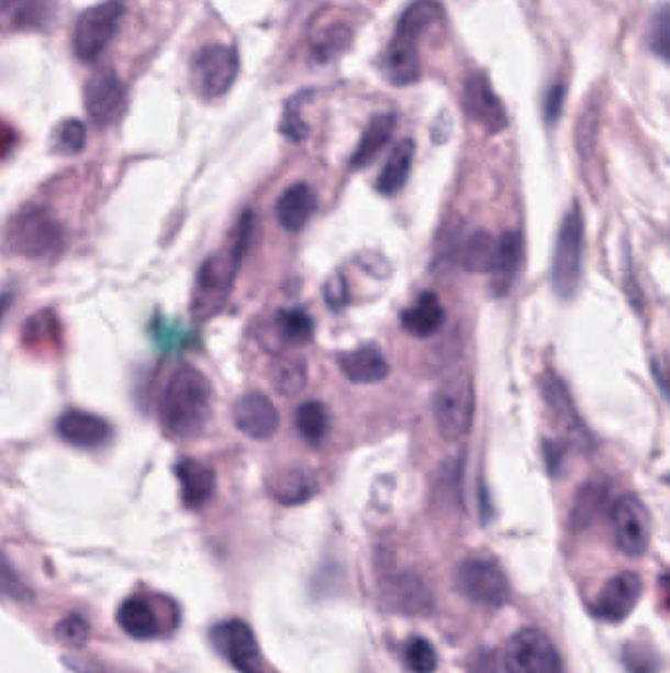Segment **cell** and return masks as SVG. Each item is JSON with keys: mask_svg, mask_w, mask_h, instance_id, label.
I'll use <instances>...</instances> for the list:
<instances>
[{"mask_svg": "<svg viewBox=\"0 0 670 673\" xmlns=\"http://www.w3.org/2000/svg\"><path fill=\"white\" fill-rule=\"evenodd\" d=\"M211 383L196 366L183 365L171 374L159 400V423L174 440H193L211 420Z\"/></svg>", "mask_w": 670, "mask_h": 673, "instance_id": "6da1fadb", "label": "cell"}, {"mask_svg": "<svg viewBox=\"0 0 670 673\" xmlns=\"http://www.w3.org/2000/svg\"><path fill=\"white\" fill-rule=\"evenodd\" d=\"M443 20V9L435 0H417L401 14L395 34L382 59L386 79L395 87L420 79V40Z\"/></svg>", "mask_w": 670, "mask_h": 673, "instance_id": "7a4b0ae2", "label": "cell"}, {"mask_svg": "<svg viewBox=\"0 0 670 673\" xmlns=\"http://www.w3.org/2000/svg\"><path fill=\"white\" fill-rule=\"evenodd\" d=\"M252 233V216L246 213L238 229V239L233 251L224 254H214L206 258L197 276L196 296H193V313L197 318H211L224 301L231 296L236 272L243 261L244 251L248 246Z\"/></svg>", "mask_w": 670, "mask_h": 673, "instance_id": "3957f363", "label": "cell"}, {"mask_svg": "<svg viewBox=\"0 0 670 673\" xmlns=\"http://www.w3.org/2000/svg\"><path fill=\"white\" fill-rule=\"evenodd\" d=\"M4 243L12 254L30 261L56 258L64 251V229L42 207H26L10 219Z\"/></svg>", "mask_w": 670, "mask_h": 673, "instance_id": "277c9868", "label": "cell"}, {"mask_svg": "<svg viewBox=\"0 0 670 673\" xmlns=\"http://www.w3.org/2000/svg\"><path fill=\"white\" fill-rule=\"evenodd\" d=\"M584 258V217L578 203H572L560 223L557 246L552 254L550 280L560 299H570L578 290Z\"/></svg>", "mask_w": 670, "mask_h": 673, "instance_id": "5b68a950", "label": "cell"}, {"mask_svg": "<svg viewBox=\"0 0 670 673\" xmlns=\"http://www.w3.org/2000/svg\"><path fill=\"white\" fill-rule=\"evenodd\" d=\"M474 384L466 373L453 374L435 394V423L445 441H460L474 421Z\"/></svg>", "mask_w": 670, "mask_h": 673, "instance_id": "8992f818", "label": "cell"}, {"mask_svg": "<svg viewBox=\"0 0 670 673\" xmlns=\"http://www.w3.org/2000/svg\"><path fill=\"white\" fill-rule=\"evenodd\" d=\"M124 10L122 0H104L93 9L85 10L74 32V49L79 59L94 62L103 56L121 29Z\"/></svg>", "mask_w": 670, "mask_h": 673, "instance_id": "52a82bcc", "label": "cell"}, {"mask_svg": "<svg viewBox=\"0 0 670 673\" xmlns=\"http://www.w3.org/2000/svg\"><path fill=\"white\" fill-rule=\"evenodd\" d=\"M238 54L231 46L211 44L197 52L191 62V81L197 93L205 99H216L228 93L238 75Z\"/></svg>", "mask_w": 670, "mask_h": 673, "instance_id": "ba28073f", "label": "cell"}, {"mask_svg": "<svg viewBox=\"0 0 670 673\" xmlns=\"http://www.w3.org/2000/svg\"><path fill=\"white\" fill-rule=\"evenodd\" d=\"M505 672L565 673L557 648L535 628H525L510 640L505 648Z\"/></svg>", "mask_w": 670, "mask_h": 673, "instance_id": "9c48e42d", "label": "cell"}, {"mask_svg": "<svg viewBox=\"0 0 670 673\" xmlns=\"http://www.w3.org/2000/svg\"><path fill=\"white\" fill-rule=\"evenodd\" d=\"M457 587L476 605L498 608L510 597V583L494 561L466 560L457 571Z\"/></svg>", "mask_w": 670, "mask_h": 673, "instance_id": "30bf717a", "label": "cell"}, {"mask_svg": "<svg viewBox=\"0 0 670 673\" xmlns=\"http://www.w3.org/2000/svg\"><path fill=\"white\" fill-rule=\"evenodd\" d=\"M615 543L627 558H641L651 543V515L641 498L625 495L612 508Z\"/></svg>", "mask_w": 670, "mask_h": 673, "instance_id": "8fae6325", "label": "cell"}, {"mask_svg": "<svg viewBox=\"0 0 670 673\" xmlns=\"http://www.w3.org/2000/svg\"><path fill=\"white\" fill-rule=\"evenodd\" d=\"M213 644L241 673H271L256 636L244 620L234 618L214 627Z\"/></svg>", "mask_w": 670, "mask_h": 673, "instance_id": "7c38bea8", "label": "cell"}, {"mask_svg": "<svg viewBox=\"0 0 670 673\" xmlns=\"http://www.w3.org/2000/svg\"><path fill=\"white\" fill-rule=\"evenodd\" d=\"M85 109L99 126L121 121L126 109V89L114 71L103 69L85 84Z\"/></svg>", "mask_w": 670, "mask_h": 673, "instance_id": "4fadbf2b", "label": "cell"}, {"mask_svg": "<svg viewBox=\"0 0 670 673\" xmlns=\"http://www.w3.org/2000/svg\"><path fill=\"white\" fill-rule=\"evenodd\" d=\"M641 591V577L634 571H624L605 583L592 605V613L607 622H622L637 607Z\"/></svg>", "mask_w": 670, "mask_h": 673, "instance_id": "5bb4252c", "label": "cell"}, {"mask_svg": "<svg viewBox=\"0 0 670 673\" xmlns=\"http://www.w3.org/2000/svg\"><path fill=\"white\" fill-rule=\"evenodd\" d=\"M234 426L250 440L266 441L280 428V411L261 393H248L238 398L233 410Z\"/></svg>", "mask_w": 670, "mask_h": 673, "instance_id": "9a60e30c", "label": "cell"}, {"mask_svg": "<svg viewBox=\"0 0 670 673\" xmlns=\"http://www.w3.org/2000/svg\"><path fill=\"white\" fill-rule=\"evenodd\" d=\"M465 111L490 134L507 129V114L484 74L470 75L465 84Z\"/></svg>", "mask_w": 670, "mask_h": 673, "instance_id": "2e32d148", "label": "cell"}, {"mask_svg": "<svg viewBox=\"0 0 670 673\" xmlns=\"http://www.w3.org/2000/svg\"><path fill=\"white\" fill-rule=\"evenodd\" d=\"M59 438L79 449L103 448L112 440L109 421L91 411L67 410L57 421Z\"/></svg>", "mask_w": 670, "mask_h": 673, "instance_id": "e0dca14e", "label": "cell"}, {"mask_svg": "<svg viewBox=\"0 0 670 673\" xmlns=\"http://www.w3.org/2000/svg\"><path fill=\"white\" fill-rule=\"evenodd\" d=\"M338 368L350 383L356 384L382 383L390 374V363L386 361L382 349L373 343L338 355Z\"/></svg>", "mask_w": 670, "mask_h": 673, "instance_id": "ac0fdd59", "label": "cell"}, {"mask_svg": "<svg viewBox=\"0 0 670 673\" xmlns=\"http://www.w3.org/2000/svg\"><path fill=\"white\" fill-rule=\"evenodd\" d=\"M176 475L181 486V500L189 510H199L213 498L216 488L213 468L196 459H181L176 465Z\"/></svg>", "mask_w": 670, "mask_h": 673, "instance_id": "d6986e66", "label": "cell"}, {"mask_svg": "<svg viewBox=\"0 0 670 673\" xmlns=\"http://www.w3.org/2000/svg\"><path fill=\"white\" fill-rule=\"evenodd\" d=\"M317 197L308 184H295L281 194L276 203V217L288 233H301L315 216Z\"/></svg>", "mask_w": 670, "mask_h": 673, "instance_id": "ffe728a7", "label": "cell"}, {"mask_svg": "<svg viewBox=\"0 0 670 673\" xmlns=\"http://www.w3.org/2000/svg\"><path fill=\"white\" fill-rule=\"evenodd\" d=\"M523 264V239L522 234L510 231L498 239V256H495L494 268H492V284L490 288L494 296L502 298L512 290L515 278L520 274Z\"/></svg>", "mask_w": 670, "mask_h": 673, "instance_id": "44dd1931", "label": "cell"}, {"mask_svg": "<svg viewBox=\"0 0 670 673\" xmlns=\"http://www.w3.org/2000/svg\"><path fill=\"white\" fill-rule=\"evenodd\" d=\"M116 620L122 630L136 640L156 638L164 630V622L158 617V610L146 597L126 598L119 607Z\"/></svg>", "mask_w": 670, "mask_h": 673, "instance_id": "7402d4cb", "label": "cell"}, {"mask_svg": "<svg viewBox=\"0 0 670 673\" xmlns=\"http://www.w3.org/2000/svg\"><path fill=\"white\" fill-rule=\"evenodd\" d=\"M401 328L413 336H431L445 323V309L437 294L423 291L410 308L401 313Z\"/></svg>", "mask_w": 670, "mask_h": 673, "instance_id": "603a6c76", "label": "cell"}, {"mask_svg": "<svg viewBox=\"0 0 670 673\" xmlns=\"http://www.w3.org/2000/svg\"><path fill=\"white\" fill-rule=\"evenodd\" d=\"M395 124H398V119H395V114H390V112L373 117L368 124V129L364 131L358 148L354 150L350 168L364 169L366 166H370L373 159L378 158V154L388 146V142L391 141L393 131H395Z\"/></svg>", "mask_w": 670, "mask_h": 673, "instance_id": "cb8c5ba5", "label": "cell"}, {"mask_svg": "<svg viewBox=\"0 0 670 673\" xmlns=\"http://www.w3.org/2000/svg\"><path fill=\"white\" fill-rule=\"evenodd\" d=\"M413 158H415V142L403 141L393 148L390 154V158L386 162L378 181H376V189L382 194V196H395L398 191H401L407 179H410L411 166H413Z\"/></svg>", "mask_w": 670, "mask_h": 673, "instance_id": "d4e9b609", "label": "cell"}, {"mask_svg": "<svg viewBox=\"0 0 670 673\" xmlns=\"http://www.w3.org/2000/svg\"><path fill=\"white\" fill-rule=\"evenodd\" d=\"M270 490L281 505H301L317 493V481L305 468H286L271 478Z\"/></svg>", "mask_w": 670, "mask_h": 673, "instance_id": "484cf974", "label": "cell"}, {"mask_svg": "<svg viewBox=\"0 0 670 673\" xmlns=\"http://www.w3.org/2000/svg\"><path fill=\"white\" fill-rule=\"evenodd\" d=\"M386 598L391 607L398 608L405 615H420L431 607V595L427 587L417 577L400 575L390 580L386 587Z\"/></svg>", "mask_w": 670, "mask_h": 673, "instance_id": "4316f807", "label": "cell"}, {"mask_svg": "<svg viewBox=\"0 0 670 673\" xmlns=\"http://www.w3.org/2000/svg\"><path fill=\"white\" fill-rule=\"evenodd\" d=\"M22 343L30 351H57L62 346V328L56 313L44 309L29 318L22 329Z\"/></svg>", "mask_w": 670, "mask_h": 673, "instance_id": "83f0119b", "label": "cell"}, {"mask_svg": "<svg viewBox=\"0 0 670 673\" xmlns=\"http://www.w3.org/2000/svg\"><path fill=\"white\" fill-rule=\"evenodd\" d=\"M495 256H498V239L494 234L485 231H476L468 236L462 253H460V266L472 274H490L494 268Z\"/></svg>", "mask_w": 670, "mask_h": 673, "instance_id": "f1b7e54d", "label": "cell"}, {"mask_svg": "<svg viewBox=\"0 0 670 673\" xmlns=\"http://www.w3.org/2000/svg\"><path fill=\"white\" fill-rule=\"evenodd\" d=\"M280 345H305L313 336V319L303 309H283L273 319Z\"/></svg>", "mask_w": 670, "mask_h": 673, "instance_id": "f546056e", "label": "cell"}, {"mask_svg": "<svg viewBox=\"0 0 670 673\" xmlns=\"http://www.w3.org/2000/svg\"><path fill=\"white\" fill-rule=\"evenodd\" d=\"M271 384L283 396H298L308 384V365L299 356H281L271 365Z\"/></svg>", "mask_w": 670, "mask_h": 673, "instance_id": "4dcf8cb0", "label": "cell"}, {"mask_svg": "<svg viewBox=\"0 0 670 673\" xmlns=\"http://www.w3.org/2000/svg\"><path fill=\"white\" fill-rule=\"evenodd\" d=\"M607 488L602 483H587L577 493L574 506L570 512V523L577 530H584L590 523L596 520L600 510L604 508Z\"/></svg>", "mask_w": 670, "mask_h": 673, "instance_id": "1f68e13d", "label": "cell"}, {"mask_svg": "<svg viewBox=\"0 0 670 673\" xmlns=\"http://www.w3.org/2000/svg\"><path fill=\"white\" fill-rule=\"evenodd\" d=\"M295 426L303 440L319 445L328 433V413L325 406L315 400L301 404L295 411Z\"/></svg>", "mask_w": 670, "mask_h": 673, "instance_id": "d6a6232c", "label": "cell"}, {"mask_svg": "<svg viewBox=\"0 0 670 673\" xmlns=\"http://www.w3.org/2000/svg\"><path fill=\"white\" fill-rule=\"evenodd\" d=\"M405 664L413 673H433L437 670V652L427 638H411L405 646Z\"/></svg>", "mask_w": 670, "mask_h": 673, "instance_id": "836d02e7", "label": "cell"}, {"mask_svg": "<svg viewBox=\"0 0 670 673\" xmlns=\"http://www.w3.org/2000/svg\"><path fill=\"white\" fill-rule=\"evenodd\" d=\"M0 597L19 600V603L32 598V591L22 581L19 571L14 570V565L10 563L4 552H0Z\"/></svg>", "mask_w": 670, "mask_h": 673, "instance_id": "e575fe53", "label": "cell"}, {"mask_svg": "<svg viewBox=\"0 0 670 673\" xmlns=\"http://www.w3.org/2000/svg\"><path fill=\"white\" fill-rule=\"evenodd\" d=\"M54 141H56V150L59 154L74 156L85 148L87 129H85L83 122L77 121V119H67L57 126Z\"/></svg>", "mask_w": 670, "mask_h": 673, "instance_id": "d590c367", "label": "cell"}, {"mask_svg": "<svg viewBox=\"0 0 670 673\" xmlns=\"http://www.w3.org/2000/svg\"><path fill=\"white\" fill-rule=\"evenodd\" d=\"M89 635H91L89 622L85 618L77 617V615H71V617H66L57 622L56 638L62 644L79 648L87 642Z\"/></svg>", "mask_w": 670, "mask_h": 673, "instance_id": "8d00e7d4", "label": "cell"}, {"mask_svg": "<svg viewBox=\"0 0 670 673\" xmlns=\"http://www.w3.org/2000/svg\"><path fill=\"white\" fill-rule=\"evenodd\" d=\"M350 44V32L346 26H331L315 44V56L319 59H331L338 56Z\"/></svg>", "mask_w": 670, "mask_h": 673, "instance_id": "74e56055", "label": "cell"}, {"mask_svg": "<svg viewBox=\"0 0 670 673\" xmlns=\"http://www.w3.org/2000/svg\"><path fill=\"white\" fill-rule=\"evenodd\" d=\"M651 47L659 54V56L665 57L669 56V44H670V19H669V9L667 7H662L657 14H655V19H652L651 26Z\"/></svg>", "mask_w": 670, "mask_h": 673, "instance_id": "f35d334b", "label": "cell"}, {"mask_svg": "<svg viewBox=\"0 0 670 673\" xmlns=\"http://www.w3.org/2000/svg\"><path fill=\"white\" fill-rule=\"evenodd\" d=\"M323 298L333 309L345 308L348 301V286H346L345 276L333 274L323 286Z\"/></svg>", "mask_w": 670, "mask_h": 673, "instance_id": "ab89813d", "label": "cell"}, {"mask_svg": "<svg viewBox=\"0 0 670 673\" xmlns=\"http://www.w3.org/2000/svg\"><path fill=\"white\" fill-rule=\"evenodd\" d=\"M565 97H567V89H565V85L560 84L552 85L547 95H545L543 114H545V121L549 122L550 126L559 121L560 114H562Z\"/></svg>", "mask_w": 670, "mask_h": 673, "instance_id": "60d3db41", "label": "cell"}, {"mask_svg": "<svg viewBox=\"0 0 670 673\" xmlns=\"http://www.w3.org/2000/svg\"><path fill=\"white\" fill-rule=\"evenodd\" d=\"M308 124L301 121V117H299L298 104H289L286 117L281 121V134L288 136L291 142H301L308 136Z\"/></svg>", "mask_w": 670, "mask_h": 673, "instance_id": "b9f144b4", "label": "cell"}, {"mask_svg": "<svg viewBox=\"0 0 670 673\" xmlns=\"http://www.w3.org/2000/svg\"><path fill=\"white\" fill-rule=\"evenodd\" d=\"M543 455L547 461V467H549L550 475H559L565 465V451L560 448L559 443H552V441H545L543 445Z\"/></svg>", "mask_w": 670, "mask_h": 673, "instance_id": "7bdbcfd3", "label": "cell"}, {"mask_svg": "<svg viewBox=\"0 0 670 673\" xmlns=\"http://www.w3.org/2000/svg\"><path fill=\"white\" fill-rule=\"evenodd\" d=\"M14 141H16L14 132L10 131L4 122H0V158H4L9 154L14 146Z\"/></svg>", "mask_w": 670, "mask_h": 673, "instance_id": "ee69618b", "label": "cell"}, {"mask_svg": "<svg viewBox=\"0 0 670 673\" xmlns=\"http://www.w3.org/2000/svg\"><path fill=\"white\" fill-rule=\"evenodd\" d=\"M7 308H9V301H7V299L0 298V318H2V313L7 311Z\"/></svg>", "mask_w": 670, "mask_h": 673, "instance_id": "f6af8a7d", "label": "cell"}, {"mask_svg": "<svg viewBox=\"0 0 670 673\" xmlns=\"http://www.w3.org/2000/svg\"><path fill=\"white\" fill-rule=\"evenodd\" d=\"M0 2H10V0H0Z\"/></svg>", "mask_w": 670, "mask_h": 673, "instance_id": "bcb514c9", "label": "cell"}, {"mask_svg": "<svg viewBox=\"0 0 670 673\" xmlns=\"http://www.w3.org/2000/svg\"><path fill=\"white\" fill-rule=\"evenodd\" d=\"M79 673H87V672H79Z\"/></svg>", "mask_w": 670, "mask_h": 673, "instance_id": "7dc6e473", "label": "cell"}]
</instances>
